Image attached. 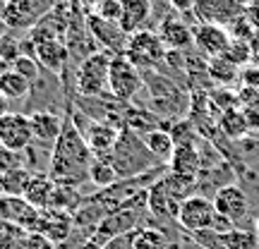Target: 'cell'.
Wrapping results in <instances>:
<instances>
[{
    "label": "cell",
    "instance_id": "1",
    "mask_svg": "<svg viewBox=\"0 0 259 249\" xmlns=\"http://www.w3.org/2000/svg\"><path fill=\"white\" fill-rule=\"evenodd\" d=\"M94 151L89 148L84 134L77 129L74 120L67 115L63 125V132L58 137L56 146L51 151V163H48V175L58 185L79 187L84 180H89V168L94 163Z\"/></svg>",
    "mask_w": 259,
    "mask_h": 249
},
{
    "label": "cell",
    "instance_id": "2",
    "mask_svg": "<svg viewBox=\"0 0 259 249\" xmlns=\"http://www.w3.org/2000/svg\"><path fill=\"white\" fill-rule=\"evenodd\" d=\"M96 158L108 161V163L115 168V173H118L120 180L142 175V173H147L151 168L163 166V163H158L156 158H154V154L147 148L144 139L139 137L137 132H132V129H127V127L120 129V137L115 141V146H113L106 156H96Z\"/></svg>",
    "mask_w": 259,
    "mask_h": 249
},
{
    "label": "cell",
    "instance_id": "3",
    "mask_svg": "<svg viewBox=\"0 0 259 249\" xmlns=\"http://www.w3.org/2000/svg\"><path fill=\"white\" fill-rule=\"evenodd\" d=\"M147 211H149V189H144V192H137L135 196H130L127 202H122L115 211L108 213V216L94 228L92 240L99 242V244H106L108 240L118 237V235L137 230L139 221H142V216Z\"/></svg>",
    "mask_w": 259,
    "mask_h": 249
},
{
    "label": "cell",
    "instance_id": "4",
    "mask_svg": "<svg viewBox=\"0 0 259 249\" xmlns=\"http://www.w3.org/2000/svg\"><path fill=\"white\" fill-rule=\"evenodd\" d=\"M111 63H113V53L108 51H96L89 58H84L82 63L77 65V93L84 98H92V96H103L108 91V74H111Z\"/></svg>",
    "mask_w": 259,
    "mask_h": 249
},
{
    "label": "cell",
    "instance_id": "5",
    "mask_svg": "<svg viewBox=\"0 0 259 249\" xmlns=\"http://www.w3.org/2000/svg\"><path fill=\"white\" fill-rule=\"evenodd\" d=\"M125 56L135 67H139L142 72H154L161 65L166 63L168 48L161 41L158 31L144 29L127 36V46H125Z\"/></svg>",
    "mask_w": 259,
    "mask_h": 249
},
{
    "label": "cell",
    "instance_id": "6",
    "mask_svg": "<svg viewBox=\"0 0 259 249\" xmlns=\"http://www.w3.org/2000/svg\"><path fill=\"white\" fill-rule=\"evenodd\" d=\"M142 74H144V86L151 93V108L158 115L178 118L183 111H187V96L183 93V89L178 84L156 74V70L154 72H142Z\"/></svg>",
    "mask_w": 259,
    "mask_h": 249
},
{
    "label": "cell",
    "instance_id": "7",
    "mask_svg": "<svg viewBox=\"0 0 259 249\" xmlns=\"http://www.w3.org/2000/svg\"><path fill=\"white\" fill-rule=\"evenodd\" d=\"M144 89V74L139 67L127 60V56H113L111 74H108V91L122 103L135 101V96Z\"/></svg>",
    "mask_w": 259,
    "mask_h": 249
},
{
    "label": "cell",
    "instance_id": "8",
    "mask_svg": "<svg viewBox=\"0 0 259 249\" xmlns=\"http://www.w3.org/2000/svg\"><path fill=\"white\" fill-rule=\"evenodd\" d=\"M34 144V129L29 115L10 111L0 118V146L12 154H24Z\"/></svg>",
    "mask_w": 259,
    "mask_h": 249
},
{
    "label": "cell",
    "instance_id": "9",
    "mask_svg": "<svg viewBox=\"0 0 259 249\" xmlns=\"http://www.w3.org/2000/svg\"><path fill=\"white\" fill-rule=\"evenodd\" d=\"M213 221H216V206H213V199H209V196L192 194L190 199H185V202L180 204L178 223H180V228L187 230L190 235L213 228Z\"/></svg>",
    "mask_w": 259,
    "mask_h": 249
},
{
    "label": "cell",
    "instance_id": "10",
    "mask_svg": "<svg viewBox=\"0 0 259 249\" xmlns=\"http://www.w3.org/2000/svg\"><path fill=\"white\" fill-rule=\"evenodd\" d=\"M192 15L199 24L231 27L235 19L245 15V5L242 0H197Z\"/></svg>",
    "mask_w": 259,
    "mask_h": 249
},
{
    "label": "cell",
    "instance_id": "11",
    "mask_svg": "<svg viewBox=\"0 0 259 249\" xmlns=\"http://www.w3.org/2000/svg\"><path fill=\"white\" fill-rule=\"evenodd\" d=\"M87 27H89L94 41L99 43L101 51H108L113 56H122V53H125L127 34L120 29V24L108 22V19H101L99 15L92 12V15H87Z\"/></svg>",
    "mask_w": 259,
    "mask_h": 249
},
{
    "label": "cell",
    "instance_id": "12",
    "mask_svg": "<svg viewBox=\"0 0 259 249\" xmlns=\"http://www.w3.org/2000/svg\"><path fill=\"white\" fill-rule=\"evenodd\" d=\"M213 206H216V213L223 216L226 221H231L233 225L245 221L247 211H250L247 194L242 192L238 185H226L219 192H213Z\"/></svg>",
    "mask_w": 259,
    "mask_h": 249
},
{
    "label": "cell",
    "instance_id": "13",
    "mask_svg": "<svg viewBox=\"0 0 259 249\" xmlns=\"http://www.w3.org/2000/svg\"><path fill=\"white\" fill-rule=\"evenodd\" d=\"M231 43L233 36L226 31V27H219V24H197L194 27V46L209 60L221 58Z\"/></svg>",
    "mask_w": 259,
    "mask_h": 249
},
{
    "label": "cell",
    "instance_id": "14",
    "mask_svg": "<svg viewBox=\"0 0 259 249\" xmlns=\"http://www.w3.org/2000/svg\"><path fill=\"white\" fill-rule=\"evenodd\" d=\"M120 129L122 127L113 125V122L92 120V118H89L87 127H79V132L84 134L89 148L94 151V156H106V154L115 146V141H118V137H120Z\"/></svg>",
    "mask_w": 259,
    "mask_h": 249
},
{
    "label": "cell",
    "instance_id": "15",
    "mask_svg": "<svg viewBox=\"0 0 259 249\" xmlns=\"http://www.w3.org/2000/svg\"><path fill=\"white\" fill-rule=\"evenodd\" d=\"M72 228H74L72 213L58 211V209H46V211H41V221H38L36 232H44L56 244H65L67 237L72 235Z\"/></svg>",
    "mask_w": 259,
    "mask_h": 249
},
{
    "label": "cell",
    "instance_id": "16",
    "mask_svg": "<svg viewBox=\"0 0 259 249\" xmlns=\"http://www.w3.org/2000/svg\"><path fill=\"white\" fill-rule=\"evenodd\" d=\"M158 36L168 51H187L194 46V29L180 17H166L158 24Z\"/></svg>",
    "mask_w": 259,
    "mask_h": 249
},
{
    "label": "cell",
    "instance_id": "17",
    "mask_svg": "<svg viewBox=\"0 0 259 249\" xmlns=\"http://www.w3.org/2000/svg\"><path fill=\"white\" fill-rule=\"evenodd\" d=\"M29 120H31L34 141H36V144H41V146H56V141H58V137H60L63 125H65L63 115L51 113V111H38V113H31Z\"/></svg>",
    "mask_w": 259,
    "mask_h": 249
},
{
    "label": "cell",
    "instance_id": "18",
    "mask_svg": "<svg viewBox=\"0 0 259 249\" xmlns=\"http://www.w3.org/2000/svg\"><path fill=\"white\" fill-rule=\"evenodd\" d=\"M151 17H154V3L151 0H122L120 29L127 36L144 31Z\"/></svg>",
    "mask_w": 259,
    "mask_h": 249
},
{
    "label": "cell",
    "instance_id": "19",
    "mask_svg": "<svg viewBox=\"0 0 259 249\" xmlns=\"http://www.w3.org/2000/svg\"><path fill=\"white\" fill-rule=\"evenodd\" d=\"M31 51H34V56H36V63L44 65L51 72H60L65 65H67V58H70L67 43L60 41V38L31 41Z\"/></svg>",
    "mask_w": 259,
    "mask_h": 249
},
{
    "label": "cell",
    "instance_id": "20",
    "mask_svg": "<svg viewBox=\"0 0 259 249\" xmlns=\"http://www.w3.org/2000/svg\"><path fill=\"white\" fill-rule=\"evenodd\" d=\"M53 192H56V180L48 175V173H31V180H29V185H27L24 199H27L31 206L46 211V209H51Z\"/></svg>",
    "mask_w": 259,
    "mask_h": 249
},
{
    "label": "cell",
    "instance_id": "21",
    "mask_svg": "<svg viewBox=\"0 0 259 249\" xmlns=\"http://www.w3.org/2000/svg\"><path fill=\"white\" fill-rule=\"evenodd\" d=\"M168 170L178 175L197 177L202 173V154L197 146H176L173 156L168 161Z\"/></svg>",
    "mask_w": 259,
    "mask_h": 249
},
{
    "label": "cell",
    "instance_id": "22",
    "mask_svg": "<svg viewBox=\"0 0 259 249\" xmlns=\"http://www.w3.org/2000/svg\"><path fill=\"white\" fill-rule=\"evenodd\" d=\"M149 211L154 213L156 218H163V221H178L180 206L166 194L161 180H156L154 185L149 187Z\"/></svg>",
    "mask_w": 259,
    "mask_h": 249
},
{
    "label": "cell",
    "instance_id": "23",
    "mask_svg": "<svg viewBox=\"0 0 259 249\" xmlns=\"http://www.w3.org/2000/svg\"><path fill=\"white\" fill-rule=\"evenodd\" d=\"M161 185H163L168 196L180 206L185 199H190V196L197 192V177L178 175V173H170V170H168V173H163V177H161Z\"/></svg>",
    "mask_w": 259,
    "mask_h": 249
},
{
    "label": "cell",
    "instance_id": "24",
    "mask_svg": "<svg viewBox=\"0 0 259 249\" xmlns=\"http://www.w3.org/2000/svg\"><path fill=\"white\" fill-rule=\"evenodd\" d=\"M142 139H144L147 148L154 154L158 163H168L170 161L173 151H176V141H173V137H170V132L166 127L149 129L147 134H142Z\"/></svg>",
    "mask_w": 259,
    "mask_h": 249
},
{
    "label": "cell",
    "instance_id": "25",
    "mask_svg": "<svg viewBox=\"0 0 259 249\" xmlns=\"http://www.w3.org/2000/svg\"><path fill=\"white\" fill-rule=\"evenodd\" d=\"M31 91V82L27 77H22L15 70H3L0 72V93L8 98V101H19V98H27Z\"/></svg>",
    "mask_w": 259,
    "mask_h": 249
},
{
    "label": "cell",
    "instance_id": "26",
    "mask_svg": "<svg viewBox=\"0 0 259 249\" xmlns=\"http://www.w3.org/2000/svg\"><path fill=\"white\" fill-rule=\"evenodd\" d=\"M219 127L228 139H240L250 132V125H247V118H245V111H238V108H231V111L221 113V120H219Z\"/></svg>",
    "mask_w": 259,
    "mask_h": 249
},
{
    "label": "cell",
    "instance_id": "27",
    "mask_svg": "<svg viewBox=\"0 0 259 249\" xmlns=\"http://www.w3.org/2000/svg\"><path fill=\"white\" fill-rule=\"evenodd\" d=\"M29 230L15 221H0V249H27Z\"/></svg>",
    "mask_w": 259,
    "mask_h": 249
},
{
    "label": "cell",
    "instance_id": "28",
    "mask_svg": "<svg viewBox=\"0 0 259 249\" xmlns=\"http://www.w3.org/2000/svg\"><path fill=\"white\" fill-rule=\"evenodd\" d=\"M132 249H170L168 247V237L163 230L158 228H137L132 235Z\"/></svg>",
    "mask_w": 259,
    "mask_h": 249
},
{
    "label": "cell",
    "instance_id": "29",
    "mask_svg": "<svg viewBox=\"0 0 259 249\" xmlns=\"http://www.w3.org/2000/svg\"><path fill=\"white\" fill-rule=\"evenodd\" d=\"M221 242L223 249H259V235L254 230H242V228L223 232Z\"/></svg>",
    "mask_w": 259,
    "mask_h": 249
},
{
    "label": "cell",
    "instance_id": "30",
    "mask_svg": "<svg viewBox=\"0 0 259 249\" xmlns=\"http://www.w3.org/2000/svg\"><path fill=\"white\" fill-rule=\"evenodd\" d=\"M89 180H92L99 189H106V187L115 185L120 177H118L115 168H113L108 161H103V158H94L92 168H89Z\"/></svg>",
    "mask_w": 259,
    "mask_h": 249
},
{
    "label": "cell",
    "instance_id": "31",
    "mask_svg": "<svg viewBox=\"0 0 259 249\" xmlns=\"http://www.w3.org/2000/svg\"><path fill=\"white\" fill-rule=\"evenodd\" d=\"M168 132L176 141V146H197L199 144V134H197L192 120H176L168 127Z\"/></svg>",
    "mask_w": 259,
    "mask_h": 249
},
{
    "label": "cell",
    "instance_id": "32",
    "mask_svg": "<svg viewBox=\"0 0 259 249\" xmlns=\"http://www.w3.org/2000/svg\"><path fill=\"white\" fill-rule=\"evenodd\" d=\"M206 70H209V77L219 84H231L238 77V67L233 63H228L226 58H213Z\"/></svg>",
    "mask_w": 259,
    "mask_h": 249
},
{
    "label": "cell",
    "instance_id": "33",
    "mask_svg": "<svg viewBox=\"0 0 259 249\" xmlns=\"http://www.w3.org/2000/svg\"><path fill=\"white\" fill-rule=\"evenodd\" d=\"M221 58H226V60L233 63L235 67H240V65H245L252 58L250 43H247V41H235V38H233V43L228 46V51H226Z\"/></svg>",
    "mask_w": 259,
    "mask_h": 249
},
{
    "label": "cell",
    "instance_id": "34",
    "mask_svg": "<svg viewBox=\"0 0 259 249\" xmlns=\"http://www.w3.org/2000/svg\"><path fill=\"white\" fill-rule=\"evenodd\" d=\"M94 15H99L101 19H108V22H115V24H120V17H122V0H101Z\"/></svg>",
    "mask_w": 259,
    "mask_h": 249
},
{
    "label": "cell",
    "instance_id": "35",
    "mask_svg": "<svg viewBox=\"0 0 259 249\" xmlns=\"http://www.w3.org/2000/svg\"><path fill=\"white\" fill-rule=\"evenodd\" d=\"M12 70L19 72L22 77H27L31 84L38 79V65L34 63V58H29V56H19L17 60L12 63Z\"/></svg>",
    "mask_w": 259,
    "mask_h": 249
},
{
    "label": "cell",
    "instance_id": "36",
    "mask_svg": "<svg viewBox=\"0 0 259 249\" xmlns=\"http://www.w3.org/2000/svg\"><path fill=\"white\" fill-rule=\"evenodd\" d=\"M22 56V43L19 41H12L10 36H0V60L3 63H15L17 58Z\"/></svg>",
    "mask_w": 259,
    "mask_h": 249
},
{
    "label": "cell",
    "instance_id": "37",
    "mask_svg": "<svg viewBox=\"0 0 259 249\" xmlns=\"http://www.w3.org/2000/svg\"><path fill=\"white\" fill-rule=\"evenodd\" d=\"M60 244L46 237L44 232H29V240H27V249H58Z\"/></svg>",
    "mask_w": 259,
    "mask_h": 249
},
{
    "label": "cell",
    "instance_id": "38",
    "mask_svg": "<svg viewBox=\"0 0 259 249\" xmlns=\"http://www.w3.org/2000/svg\"><path fill=\"white\" fill-rule=\"evenodd\" d=\"M132 235H135V230L125 232V235H118V237H113V240L106 242L103 249H132Z\"/></svg>",
    "mask_w": 259,
    "mask_h": 249
},
{
    "label": "cell",
    "instance_id": "39",
    "mask_svg": "<svg viewBox=\"0 0 259 249\" xmlns=\"http://www.w3.org/2000/svg\"><path fill=\"white\" fill-rule=\"evenodd\" d=\"M170 3V8L173 10H178V12H192L194 10V5H197V0H168Z\"/></svg>",
    "mask_w": 259,
    "mask_h": 249
},
{
    "label": "cell",
    "instance_id": "40",
    "mask_svg": "<svg viewBox=\"0 0 259 249\" xmlns=\"http://www.w3.org/2000/svg\"><path fill=\"white\" fill-rule=\"evenodd\" d=\"M10 204H12V196L0 192V221H10Z\"/></svg>",
    "mask_w": 259,
    "mask_h": 249
},
{
    "label": "cell",
    "instance_id": "41",
    "mask_svg": "<svg viewBox=\"0 0 259 249\" xmlns=\"http://www.w3.org/2000/svg\"><path fill=\"white\" fill-rule=\"evenodd\" d=\"M77 3H79V8H82L87 15H92V12H96V8H99L101 0H77Z\"/></svg>",
    "mask_w": 259,
    "mask_h": 249
},
{
    "label": "cell",
    "instance_id": "42",
    "mask_svg": "<svg viewBox=\"0 0 259 249\" xmlns=\"http://www.w3.org/2000/svg\"><path fill=\"white\" fill-rule=\"evenodd\" d=\"M242 77H245V82L252 84V86L259 84V70H242Z\"/></svg>",
    "mask_w": 259,
    "mask_h": 249
},
{
    "label": "cell",
    "instance_id": "43",
    "mask_svg": "<svg viewBox=\"0 0 259 249\" xmlns=\"http://www.w3.org/2000/svg\"><path fill=\"white\" fill-rule=\"evenodd\" d=\"M77 249H103V244H99V242H94L92 237H89V242H84L82 247H77Z\"/></svg>",
    "mask_w": 259,
    "mask_h": 249
},
{
    "label": "cell",
    "instance_id": "44",
    "mask_svg": "<svg viewBox=\"0 0 259 249\" xmlns=\"http://www.w3.org/2000/svg\"><path fill=\"white\" fill-rule=\"evenodd\" d=\"M5 113H10V108H8V98H5V96L0 93V118H3Z\"/></svg>",
    "mask_w": 259,
    "mask_h": 249
},
{
    "label": "cell",
    "instance_id": "45",
    "mask_svg": "<svg viewBox=\"0 0 259 249\" xmlns=\"http://www.w3.org/2000/svg\"><path fill=\"white\" fill-rule=\"evenodd\" d=\"M254 232L259 235V213H257V218H254Z\"/></svg>",
    "mask_w": 259,
    "mask_h": 249
}]
</instances>
